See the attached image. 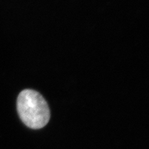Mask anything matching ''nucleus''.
<instances>
[{"label": "nucleus", "mask_w": 149, "mask_h": 149, "mask_svg": "<svg viewBox=\"0 0 149 149\" xmlns=\"http://www.w3.org/2000/svg\"><path fill=\"white\" fill-rule=\"evenodd\" d=\"M17 109L21 120L31 129L42 128L50 119L47 102L34 90H24L20 93L17 100Z\"/></svg>", "instance_id": "1"}]
</instances>
